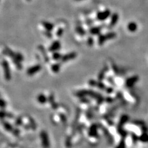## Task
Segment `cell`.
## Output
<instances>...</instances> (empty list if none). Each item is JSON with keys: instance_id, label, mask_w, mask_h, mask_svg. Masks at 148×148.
Segmentation results:
<instances>
[{"instance_id": "cell-1", "label": "cell", "mask_w": 148, "mask_h": 148, "mask_svg": "<svg viewBox=\"0 0 148 148\" xmlns=\"http://www.w3.org/2000/svg\"><path fill=\"white\" fill-rule=\"evenodd\" d=\"M116 37V34L114 32H110L105 34H101L98 38V43L99 46H102L106 41L114 39Z\"/></svg>"}, {"instance_id": "cell-2", "label": "cell", "mask_w": 148, "mask_h": 148, "mask_svg": "<svg viewBox=\"0 0 148 148\" xmlns=\"http://www.w3.org/2000/svg\"><path fill=\"white\" fill-rule=\"evenodd\" d=\"M4 53L5 55L10 57L11 59H17L20 62L23 61L24 59V56L20 53L15 52L8 47H6L4 50Z\"/></svg>"}, {"instance_id": "cell-3", "label": "cell", "mask_w": 148, "mask_h": 148, "mask_svg": "<svg viewBox=\"0 0 148 148\" xmlns=\"http://www.w3.org/2000/svg\"><path fill=\"white\" fill-rule=\"evenodd\" d=\"M2 65L4 72V77L6 81H9L11 80V69L9 67V64L8 61L6 59H3L2 62Z\"/></svg>"}, {"instance_id": "cell-4", "label": "cell", "mask_w": 148, "mask_h": 148, "mask_svg": "<svg viewBox=\"0 0 148 148\" xmlns=\"http://www.w3.org/2000/svg\"><path fill=\"white\" fill-rule=\"evenodd\" d=\"M111 11L109 9H105L103 11H101L97 13L96 15V19L98 21H103L107 20L108 18L111 17Z\"/></svg>"}, {"instance_id": "cell-5", "label": "cell", "mask_w": 148, "mask_h": 148, "mask_svg": "<svg viewBox=\"0 0 148 148\" xmlns=\"http://www.w3.org/2000/svg\"><path fill=\"white\" fill-rule=\"evenodd\" d=\"M41 69L42 65L41 64H36L28 68L27 71V73L29 76H33L34 74L39 72Z\"/></svg>"}, {"instance_id": "cell-6", "label": "cell", "mask_w": 148, "mask_h": 148, "mask_svg": "<svg viewBox=\"0 0 148 148\" xmlns=\"http://www.w3.org/2000/svg\"><path fill=\"white\" fill-rule=\"evenodd\" d=\"M139 80V77L137 75H134L126 80V82H125V85L128 88L133 87L134 85Z\"/></svg>"}, {"instance_id": "cell-7", "label": "cell", "mask_w": 148, "mask_h": 148, "mask_svg": "<svg viewBox=\"0 0 148 148\" xmlns=\"http://www.w3.org/2000/svg\"><path fill=\"white\" fill-rule=\"evenodd\" d=\"M77 55L78 54H77V53L75 52H71L66 54H64V55H63L62 59H61V62L62 63H65L68 62V61L73 60L76 58Z\"/></svg>"}, {"instance_id": "cell-8", "label": "cell", "mask_w": 148, "mask_h": 148, "mask_svg": "<svg viewBox=\"0 0 148 148\" xmlns=\"http://www.w3.org/2000/svg\"><path fill=\"white\" fill-rule=\"evenodd\" d=\"M61 48V43L59 40H55L53 41L51 44L49 48H48V51L50 52H58Z\"/></svg>"}, {"instance_id": "cell-9", "label": "cell", "mask_w": 148, "mask_h": 148, "mask_svg": "<svg viewBox=\"0 0 148 148\" xmlns=\"http://www.w3.org/2000/svg\"><path fill=\"white\" fill-rule=\"evenodd\" d=\"M38 49L41 53V54L43 57V60H44V62L47 63H49L50 61V57L48 56V55L46 50L45 49L44 47L43 46H42V44L38 45Z\"/></svg>"}, {"instance_id": "cell-10", "label": "cell", "mask_w": 148, "mask_h": 148, "mask_svg": "<svg viewBox=\"0 0 148 148\" xmlns=\"http://www.w3.org/2000/svg\"><path fill=\"white\" fill-rule=\"evenodd\" d=\"M41 137L42 139V143L43 146L44 148H49L50 143L49 140H48V137L46 132L42 131L41 133Z\"/></svg>"}, {"instance_id": "cell-11", "label": "cell", "mask_w": 148, "mask_h": 148, "mask_svg": "<svg viewBox=\"0 0 148 148\" xmlns=\"http://www.w3.org/2000/svg\"><path fill=\"white\" fill-rule=\"evenodd\" d=\"M119 15L117 13H114L112 14L110 17V21L109 23V27L112 28L115 26L116 24L118 21Z\"/></svg>"}, {"instance_id": "cell-12", "label": "cell", "mask_w": 148, "mask_h": 148, "mask_svg": "<svg viewBox=\"0 0 148 148\" xmlns=\"http://www.w3.org/2000/svg\"><path fill=\"white\" fill-rule=\"evenodd\" d=\"M48 102H50V103L51 105V107H52V108L54 109V110H56V109L58 108V104L56 103L55 100H54V95L53 93H51V94H50L49 96H48Z\"/></svg>"}, {"instance_id": "cell-13", "label": "cell", "mask_w": 148, "mask_h": 148, "mask_svg": "<svg viewBox=\"0 0 148 148\" xmlns=\"http://www.w3.org/2000/svg\"><path fill=\"white\" fill-rule=\"evenodd\" d=\"M102 29V27L97 26V27H92L89 29V33L94 36V35H101V32Z\"/></svg>"}, {"instance_id": "cell-14", "label": "cell", "mask_w": 148, "mask_h": 148, "mask_svg": "<svg viewBox=\"0 0 148 148\" xmlns=\"http://www.w3.org/2000/svg\"><path fill=\"white\" fill-rule=\"evenodd\" d=\"M41 24L43 27L45 29V30L49 31H52L54 28V25L48 21H42L41 22Z\"/></svg>"}, {"instance_id": "cell-15", "label": "cell", "mask_w": 148, "mask_h": 148, "mask_svg": "<svg viewBox=\"0 0 148 148\" xmlns=\"http://www.w3.org/2000/svg\"><path fill=\"white\" fill-rule=\"evenodd\" d=\"M108 70V67L107 65H105L103 69L101 70V71L98 73V80L99 81H102L105 78V76L106 75L107 71Z\"/></svg>"}, {"instance_id": "cell-16", "label": "cell", "mask_w": 148, "mask_h": 148, "mask_svg": "<svg viewBox=\"0 0 148 148\" xmlns=\"http://www.w3.org/2000/svg\"><path fill=\"white\" fill-rule=\"evenodd\" d=\"M127 29L128 31H130L131 33H134L137 30L138 25L136 22L134 21L130 22L127 25Z\"/></svg>"}, {"instance_id": "cell-17", "label": "cell", "mask_w": 148, "mask_h": 148, "mask_svg": "<svg viewBox=\"0 0 148 148\" xmlns=\"http://www.w3.org/2000/svg\"><path fill=\"white\" fill-rule=\"evenodd\" d=\"M37 100L40 104H44L48 102V98L44 94L41 93L38 94L37 97Z\"/></svg>"}, {"instance_id": "cell-18", "label": "cell", "mask_w": 148, "mask_h": 148, "mask_svg": "<svg viewBox=\"0 0 148 148\" xmlns=\"http://www.w3.org/2000/svg\"><path fill=\"white\" fill-rule=\"evenodd\" d=\"M51 68L54 73H58L61 68V63L60 62L54 63L51 65Z\"/></svg>"}, {"instance_id": "cell-19", "label": "cell", "mask_w": 148, "mask_h": 148, "mask_svg": "<svg viewBox=\"0 0 148 148\" xmlns=\"http://www.w3.org/2000/svg\"><path fill=\"white\" fill-rule=\"evenodd\" d=\"M75 30L76 33L80 35V36H85L86 34L85 30L81 26V25H78V26H77L75 29Z\"/></svg>"}, {"instance_id": "cell-20", "label": "cell", "mask_w": 148, "mask_h": 148, "mask_svg": "<svg viewBox=\"0 0 148 148\" xmlns=\"http://www.w3.org/2000/svg\"><path fill=\"white\" fill-rule=\"evenodd\" d=\"M63 55H62L59 52H55L52 53V58L56 61H59L61 60V59H62Z\"/></svg>"}, {"instance_id": "cell-21", "label": "cell", "mask_w": 148, "mask_h": 148, "mask_svg": "<svg viewBox=\"0 0 148 148\" xmlns=\"http://www.w3.org/2000/svg\"><path fill=\"white\" fill-rule=\"evenodd\" d=\"M12 60L13 63L14 64L15 67H17L18 70H20L22 69V65L20 61H19V60L17 59H12Z\"/></svg>"}, {"instance_id": "cell-22", "label": "cell", "mask_w": 148, "mask_h": 148, "mask_svg": "<svg viewBox=\"0 0 148 148\" xmlns=\"http://www.w3.org/2000/svg\"><path fill=\"white\" fill-rule=\"evenodd\" d=\"M64 29L63 28H59L56 31V36L58 38H60L61 37H62L63 35L64 34Z\"/></svg>"}, {"instance_id": "cell-23", "label": "cell", "mask_w": 148, "mask_h": 148, "mask_svg": "<svg viewBox=\"0 0 148 148\" xmlns=\"http://www.w3.org/2000/svg\"><path fill=\"white\" fill-rule=\"evenodd\" d=\"M96 87L99 88V89H102V90H104V89L105 90L106 88V86H105V85L104 84V83L101 81H99V80H98L97 82H96Z\"/></svg>"}, {"instance_id": "cell-24", "label": "cell", "mask_w": 148, "mask_h": 148, "mask_svg": "<svg viewBox=\"0 0 148 148\" xmlns=\"http://www.w3.org/2000/svg\"><path fill=\"white\" fill-rule=\"evenodd\" d=\"M96 125H92L91 127H90V130H89V133L92 136H95L96 134Z\"/></svg>"}, {"instance_id": "cell-25", "label": "cell", "mask_w": 148, "mask_h": 148, "mask_svg": "<svg viewBox=\"0 0 148 148\" xmlns=\"http://www.w3.org/2000/svg\"><path fill=\"white\" fill-rule=\"evenodd\" d=\"M3 125H4V126L5 128V129L8 131H11L13 129L12 126L10 125V124H9L8 122H7L4 121V122H3Z\"/></svg>"}, {"instance_id": "cell-26", "label": "cell", "mask_w": 148, "mask_h": 148, "mask_svg": "<svg viewBox=\"0 0 148 148\" xmlns=\"http://www.w3.org/2000/svg\"><path fill=\"white\" fill-rule=\"evenodd\" d=\"M94 38H93V37L90 36L87 38V43L88 46L91 47L92 46L93 44H94Z\"/></svg>"}, {"instance_id": "cell-27", "label": "cell", "mask_w": 148, "mask_h": 148, "mask_svg": "<svg viewBox=\"0 0 148 148\" xmlns=\"http://www.w3.org/2000/svg\"><path fill=\"white\" fill-rule=\"evenodd\" d=\"M43 34L46 36V37L48 38H52L53 37V35L51 33V31L45 30L44 31H43Z\"/></svg>"}, {"instance_id": "cell-28", "label": "cell", "mask_w": 148, "mask_h": 148, "mask_svg": "<svg viewBox=\"0 0 148 148\" xmlns=\"http://www.w3.org/2000/svg\"><path fill=\"white\" fill-rule=\"evenodd\" d=\"M59 116L60 117V120L63 122H64V123H65V122H66V117L65 115H64L62 113H60L59 114Z\"/></svg>"}, {"instance_id": "cell-29", "label": "cell", "mask_w": 148, "mask_h": 148, "mask_svg": "<svg viewBox=\"0 0 148 148\" xmlns=\"http://www.w3.org/2000/svg\"><path fill=\"white\" fill-rule=\"evenodd\" d=\"M96 82H97V81H95L94 80H90L88 81V84L91 87H96Z\"/></svg>"}, {"instance_id": "cell-30", "label": "cell", "mask_w": 148, "mask_h": 148, "mask_svg": "<svg viewBox=\"0 0 148 148\" xmlns=\"http://www.w3.org/2000/svg\"><path fill=\"white\" fill-rule=\"evenodd\" d=\"M105 91L106 92L108 93V94H111V93L114 92V89H113V88L111 87H106Z\"/></svg>"}, {"instance_id": "cell-31", "label": "cell", "mask_w": 148, "mask_h": 148, "mask_svg": "<svg viewBox=\"0 0 148 148\" xmlns=\"http://www.w3.org/2000/svg\"><path fill=\"white\" fill-rule=\"evenodd\" d=\"M81 102L83 103H86V104H88L90 102L89 99L88 98H86V97L81 98Z\"/></svg>"}, {"instance_id": "cell-32", "label": "cell", "mask_w": 148, "mask_h": 148, "mask_svg": "<svg viewBox=\"0 0 148 148\" xmlns=\"http://www.w3.org/2000/svg\"><path fill=\"white\" fill-rule=\"evenodd\" d=\"M1 107L2 108H5L6 107V103L3 99L1 100Z\"/></svg>"}, {"instance_id": "cell-33", "label": "cell", "mask_w": 148, "mask_h": 148, "mask_svg": "<svg viewBox=\"0 0 148 148\" xmlns=\"http://www.w3.org/2000/svg\"><path fill=\"white\" fill-rule=\"evenodd\" d=\"M105 101L108 103H112V101H113V99L111 98V97H109V96H108V97H107V98L105 99Z\"/></svg>"}, {"instance_id": "cell-34", "label": "cell", "mask_w": 148, "mask_h": 148, "mask_svg": "<svg viewBox=\"0 0 148 148\" xmlns=\"http://www.w3.org/2000/svg\"><path fill=\"white\" fill-rule=\"evenodd\" d=\"M21 123V118L20 117H19L18 118H17V120H16L15 124H16V125H20Z\"/></svg>"}, {"instance_id": "cell-35", "label": "cell", "mask_w": 148, "mask_h": 148, "mask_svg": "<svg viewBox=\"0 0 148 148\" xmlns=\"http://www.w3.org/2000/svg\"><path fill=\"white\" fill-rule=\"evenodd\" d=\"M75 1H82V0H75Z\"/></svg>"}]
</instances>
